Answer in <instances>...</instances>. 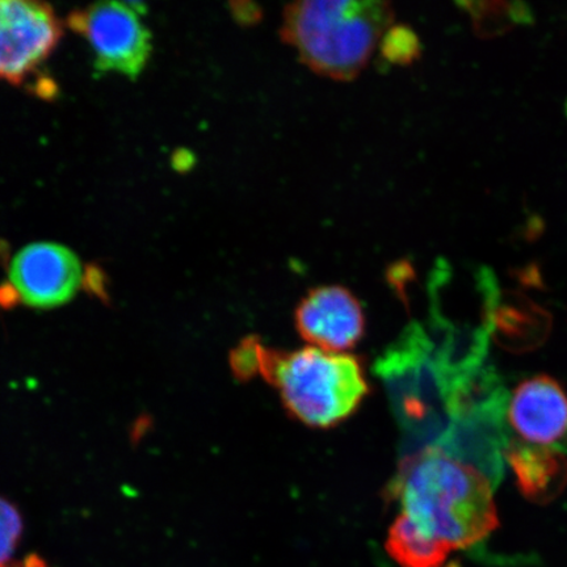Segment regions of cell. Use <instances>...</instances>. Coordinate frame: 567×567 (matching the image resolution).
Listing matches in <instances>:
<instances>
[{"mask_svg":"<svg viewBox=\"0 0 567 567\" xmlns=\"http://www.w3.org/2000/svg\"><path fill=\"white\" fill-rule=\"evenodd\" d=\"M231 368L243 379L260 374L279 390L284 406L296 420L317 429L347 420L370 389L357 358L310 346L282 352L248 338L233 351Z\"/></svg>","mask_w":567,"mask_h":567,"instance_id":"cell-1","label":"cell"},{"mask_svg":"<svg viewBox=\"0 0 567 567\" xmlns=\"http://www.w3.org/2000/svg\"><path fill=\"white\" fill-rule=\"evenodd\" d=\"M493 487L476 467L431 449L410 458L395 494L402 514L455 551L473 547L498 526Z\"/></svg>","mask_w":567,"mask_h":567,"instance_id":"cell-2","label":"cell"},{"mask_svg":"<svg viewBox=\"0 0 567 567\" xmlns=\"http://www.w3.org/2000/svg\"><path fill=\"white\" fill-rule=\"evenodd\" d=\"M392 3L302 0L282 12L280 34L303 65L334 81H352L392 28Z\"/></svg>","mask_w":567,"mask_h":567,"instance_id":"cell-3","label":"cell"},{"mask_svg":"<svg viewBox=\"0 0 567 567\" xmlns=\"http://www.w3.org/2000/svg\"><path fill=\"white\" fill-rule=\"evenodd\" d=\"M145 11L142 3L102 2L71 12L68 25L89 42L99 73L136 78L152 54Z\"/></svg>","mask_w":567,"mask_h":567,"instance_id":"cell-4","label":"cell"},{"mask_svg":"<svg viewBox=\"0 0 567 567\" xmlns=\"http://www.w3.org/2000/svg\"><path fill=\"white\" fill-rule=\"evenodd\" d=\"M84 284V269L76 255L65 246L51 243L28 245L10 266L7 293L0 290V303L20 301L28 307L52 309L74 299Z\"/></svg>","mask_w":567,"mask_h":567,"instance_id":"cell-5","label":"cell"},{"mask_svg":"<svg viewBox=\"0 0 567 567\" xmlns=\"http://www.w3.org/2000/svg\"><path fill=\"white\" fill-rule=\"evenodd\" d=\"M62 38L51 6L0 0V81L20 84L48 60Z\"/></svg>","mask_w":567,"mask_h":567,"instance_id":"cell-6","label":"cell"},{"mask_svg":"<svg viewBox=\"0 0 567 567\" xmlns=\"http://www.w3.org/2000/svg\"><path fill=\"white\" fill-rule=\"evenodd\" d=\"M297 331L316 349L346 353L364 336L365 317L357 297L342 286L311 289L297 305Z\"/></svg>","mask_w":567,"mask_h":567,"instance_id":"cell-7","label":"cell"},{"mask_svg":"<svg viewBox=\"0 0 567 567\" xmlns=\"http://www.w3.org/2000/svg\"><path fill=\"white\" fill-rule=\"evenodd\" d=\"M508 416L524 441L555 445L567 434V395L556 380L537 375L517 386Z\"/></svg>","mask_w":567,"mask_h":567,"instance_id":"cell-8","label":"cell"},{"mask_svg":"<svg viewBox=\"0 0 567 567\" xmlns=\"http://www.w3.org/2000/svg\"><path fill=\"white\" fill-rule=\"evenodd\" d=\"M506 458L527 499L545 505L564 492L567 461L556 449L514 441L508 444Z\"/></svg>","mask_w":567,"mask_h":567,"instance_id":"cell-9","label":"cell"},{"mask_svg":"<svg viewBox=\"0 0 567 567\" xmlns=\"http://www.w3.org/2000/svg\"><path fill=\"white\" fill-rule=\"evenodd\" d=\"M386 550L401 567H442L453 551L402 513L389 528Z\"/></svg>","mask_w":567,"mask_h":567,"instance_id":"cell-10","label":"cell"},{"mask_svg":"<svg viewBox=\"0 0 567 567\" xmlns=\"http://www.w3.org/2000/svg\"><path fill=\"white\" fill-rule=\"evenodd\" d=\"M381 42L382 53L393 63L413 62L421 52L416 35L405 27L390 28Z\"/></svg>","mask_w":567,"mask_h":567,"instance_id":"cell-11","label":"cell"},{"mask_svg":"<svg viewBox=\"0 0 567 567\" xmlns=\"http://www.w3.org/2000/svg\"><path fill=\"white\" fill-rule=\"evenodd\" d=\"M23 522L16 507L0 498V564L9 563L20 540Z\"/></svg>","mask_w":567,"mask_h":567,"instance_id":"cell-12","label":"cell"},{"mask_svg":"<svg viewBox=\"0 0 567 567\" xmlns=\"http://www.w3.org/2000/svg\"><path fill=\"white\" fill-rule=\"evenodd\" d=\"M236 6L233 7L234 17L240 23L251 24L254 21H258L261 18V10L255 3H234Z\"/></svg>","mask_w":567,"mask_h":567,"instance_id":"cell-13","label":"cell"},{"mask_svg":"<svg viewBox=\"0 0 567 567\" xmlns=\"http://www.w3.org/2000/svg\"><path fill=\"white\" fill-rule=\"evenodd\" d=\"M0 567H51L49 566L44 559L40 558L39 556H28L23 559V561L18 563H4L0 564Z\"/></svg>","mask_w":567,"mask_h":567,"instance_id":"cell-14","label":"cell"},{"mask_svg":"<svg viewBox=\"0 0 567 567\" xmlns=\"http://www.w3.org/2000/svg\"><path fill=\"white\" fill-rule=\"evenodd\" d=\"M564 442L559 443L558 446H556V450L559 451V452H565L567 453V434L566 436L563 439Z\"/></svg>","mask_w":567,"mask_h":567,"instance_id":"cell-15","label":"cell"}]
</instances>
